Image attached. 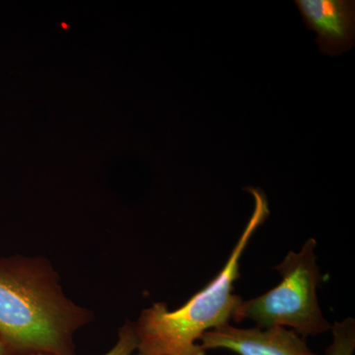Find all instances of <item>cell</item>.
Here are the masks:
<instances>
[{
    "label": "cell",
    "instance_id": "obj_1",
    "mask_svg": "<svg viewBox=\"0 0 355 355\" xmlns=\"http://www.w3.org/2000/svg\"><path fill=\"white\" fill-rule=\"evenodd\" d=\"M93 319L65 295L49 259L0 257V340L9 355H76L74 336Z\"/></svg>",
    "mask_w": 355,
    "mask_h": 355
},
{
    "label": "cell",
    "instance_id": "obj_2",
    "mask_svg": "<svg viewBox=\"0 0 355 355\" xmlns=\"http://www.w3.org/2000/svg\"><path fill=\"white\" fill-rule=\"evenodd\" d=\"M244 191L254 198V210L233 248L227 263L205 288L176 310L163 302L142 310L135 322L139 347L144 355H207L200 347L203 334L229 324L242 297L234 293L240 279V261L252 237L270 216L268 197L259 188Z\"/></svg>",
    "mask_w": 355,
    "mask_h": 355
},
{
    "label": "cell",
    "instance_id": "obj_3",
    "mask_svg": "<svg viewBox=\"0 0 355 355\" xmlns=\"http://www.w3.org/2000/svg\"><path fill=\"white\" fill-rule=\"evenodd\" d=\"M316 247V239L309 238L300 251L289 252L275 268L282 282L260 296L242 300L232 320L236 323L250 320L260 328L284 327L305 338L331 331L318 298L321 272Z\"/></svg>",
    "mask_w": 355,
    "mask_h": 355
},
{
    "label": "cell",
    "instance_id": "obj_4",
    "mask_svg": "<svg viewBox=\"0 0 355 355\" xmlns=\"http://www.w3.org/2000/svg\"><path fill=\"white\" fill-rule=\"evenodd\" d=\"M200 345L207 352L226 349L238 355H320L305 338L284 327L236 328L229 323L203 334Z\"/></svg>",
    "mask_w": 355,
    "mask_h": 355
},
{
    "label": "cell",
    "instance_id": "obj_5",
    "mask_svg": "<svg viewBox=\"0 0 355 355\" xmlns=\"http://www.w3.org/2000/svg\"><path fill=\"white\" fill-rule=\"evenodd\" d=\"M354 0H296L306 28L317 33L322 53L334 57L354 46Z\"/></svg>",
    "mask_w": 355,
    "mask_h": 355
},
{
    "label": "cell",
    "instance_id": "obj_6",
    "mask_svg": "<svg viewBox=\"0 0 355 355\" xmlns=\"http://www.w3.org/2000/svg\"><path fill=\"white\" fill-rule=\"evenodd\" d=\"M333 340L324 355H354L355 352V320L347 317L331 324Z\"/></svg>",
    "mask_w": 355,
    "mask_h": 355
},
{
    "label": "cell",
    "instance_id": "obj_7",
    "mask_svg": "<svg viewBox=\"0 0 355 355\" xmlns=\"http://www.w3.org/2000/svg\"><path fill=\"white\" fill-rule=\"evenodd\" d=\"M139 340H137L135 324L132 321H125L119 330L118 340L113 349L103 355H133L137 352ZM50 355V354H37Z\"/></svg>",
    "mask_w": 355,
    "mask_h": 355
},
{
    "label": "cell",
    "instance_id": "obj_8",
    "mask_svg": "<svg viewBox=\"0 0 355 355\" xmlns=\"http://www.w3.org/2000/svg\"><path fill=\"white\" fill-rule=\"evenodd\" d=\"M0 355H9L8 352H7L1 340H0Z\"/></svg>",
    "mask_w": 355,
    "mask_h": 355
},
{
    "label": "cell",
    "instance_id": "obj_9",
    "mask_svg": "<svg viewBox=\"0 0 355 355\" xmlns=\"http://www.w3.org/2000/svg\"><path fill=\"white\" fill-rule=\"evenodd\" d=\"M133 355H144V354H139V352H137V354H133Z\"/></svg>",
    "mask_w": 355,
    "mask_h": 355
}]
</instances>
